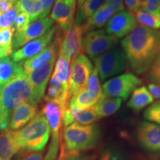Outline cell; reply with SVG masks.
I'll return each instance as SVG.
<instances>
[{
	"instance_id": "obj_6",
	"label": "cell",
	"mask_w": 160,
	"mask_h": 160,
	"mask_svg": "<svg viewBox=\"0 0 160 160\" xmlns=\"http://www.w3.org/2000/svg\"><path fill=\"white\" fill-rule=\"evenodd\" d=\"M85 35L83 25H74L66 31H57L56 38L59 42V53L67 57L70 61L82 51V41Z\"/></svg>"
},
{
	"instance_id": "obj_41",
	"label": "cell",
	"mask_w": 160,
	"mask_h": 160,
	"mask_svg": "<svg viewBox=\"0 0 160 160\" xmlns=\"http://www.w3.org/2000/svg\"><path fill=\"white\" fill-rule=\"evenodd\" d=\"M17 0H0V16L13 8Z\"/></svg>"
},
{
	"instance_id": "obj_49",
	"label": "cell",
	"mask_w": 160,
	"mask_h": 160,
	"mask_svg": "<svg viewBox=\"0 0 160 160\" xmlns=\"http://www.w3.org/2000/svg\"><path fill=\"white\" fill-rule=\"evenodd\" d=\"M0 89H1V87H0Z\"/></svg>"
},
{
	"instance_id": "obj_26",
	"label": "cell",
	"mask_w": 160,
	"mask_h": 160,
	"mask_svg": "<svg viewBox=\"0 0 160 160\" xmlns=\"http://www.w3.org/2000/svg\"><path fill=\"white\" fill-rule=\"evenodd\" d=\"M67 108L69 110L73 123L77 122L82 125H93L99 119L92 108L85 110L77 109L69 106H67Z\"/></svg>"
},
{
	"instance_id": "obj_36",
	"label": "cell",
	"mask_w": 160,
	"mask_h": 160,
	"mask_svg": "<svg viewBox=\"0 0 160 160\" xmlns=\"http://www.w3.org/2000/svg\"><path fill=\"white\" fill-rule=\"evenodd\" d=\"M140 8L152 14L160 16V0H141Z\"/></svg>"
},
{
	"instance_id": "obj_14",
	"label": "cell",
	"mask_w": 160,
	"mask_h": 160,
	"mask_svg": "<svg viewBox=\"0 0 160 160\" xmlns=\"http://www.w3.org/2000/svg\"><path fill=\"white\" fill-rule=\"evenodd\" d=\"M137 27L134 17L128 11H123L113 16L106 24L105 31L118 39L128 35Z\"/></svg>"
},
{
	"instance_id": "obj_31",
	"label": "cell",
	"mask_w": 160,
	"mask_h": 160,
	"mask_svg": "<svg viewBox=\"0 0 160 160\" xmlns=\"http://www.w3.org/2000/svg\"><path fill=\"white\" fill-rule=\"evenodd\" d=\"M99 160H131V155L119 146L108 145L102 150Z\"/></svg>"
},
{
	"instance_id": "obj_30",
	"label": "cell",
	"mask_w": 160,
	"mask_h": 160,
	"mask_svg": "<svg viewBox=\"0 0 160 160\" xmlns=\"http://www.w3.org/2000/svg\"><path fill=\"white\" fill-rule=\"evenodd\" d=\"M136 21L142 27L157 30L160 28V16L152 14L139 8L133 14Z\"/></svg>"
},
{
	"instance_id": "obj_47",
	"label": "cell",
	"mask_w": 160,
	"mask_h": 160,
	"mask_svg": "<svg viewBox=\"0 0 160 160\" xmlns=\"http://www.w3.org/2000/svg\"><path fill=\"white\" fill-rule=\"evenodd\" d=\"M60 152L59 153V159L58 160H68V155L67 154V153H66L65 149H64V148L62 146L61 148H60Z\"/></svg>"
},
{
	"instance_id": "obj_32",
	"label": "cell",
	"mask_w": 160,
	"mask_h": 160,
	"mask_svg": "<svg viewBox=\"0 0 160 160\" xmlns=\"http://www.w3.org/2000/svg\"><path fill=\"white\" fill-rule=\"evenodd\" d=\"M143 117L147 121L160 126V100H157L151 104L145 110Z\"/></svg>"
},
{
	"instance_id": "obj_10",
	"label": "cell",
	"mask_w": 160,
	"mask_h": 160,
	"mask_svg": "<svg viewBox=\"0 0 160 160\" xmlns=\"http://www.w3.org/2000/svg\"><path fill=\"white\" fill-rule=\"evenodd\" d=\"M136 137L138 143L148 154H160V126L148 121L138 125Z\"/></svg>"
},
{
	"instance_id": "obj_29",
	"label": "cell",
	"mask_w": 160,
	"mask_h": 160,
	"mask_svg": "<svg viewBox=\"0 0 160 160\" xmlns=\"http://www.w3.org/2000/svg\"><path fill=\"white\" fill-rule=\"evenodd\" d=\"M96 102L90 97L85 87L79 89L69 100L68 106L77 109L85 110L93 108Z\"/></svg>"
},
{
	"instance_id": "obj_4",
	"label": "cell",
	"mask_w": 160,
	"mask_h": 160,
	"mask_svg": "<svg viewBox=\"0 0 160 160\" xmlns=\"http://www.w3.org/2000/svg\"><path fill=\"white\" fill-rule=\"evenodd\" d=\"M102 130L97 125H82L77 122L64 128V149L68 155L81 153L94 148L101 138Z\"/></svg>"
},
{
	"instance_id": "obj_44",
	"label": "cell",
	"mask_w": 160,
	"mask_h": 160,
	"mask_svg": "<svg viewBox=\"0 0 160 160\" xmlns=\"http://www.w3.org/2000/svg\"><path fill=\"white\" fill-rule=\"evenodd\" d=\"M68 160H95V157L93 156L85 155L83 153H75L68 155Z\"/></svg>"
},
{
	"instance_id": "obj_39",
	"label": "cell",
	"mask_w": 160,
	"mask_h": 160,
	"mask_svg": "<svg viewBox=\"0 0 160 160\" xmlns=\"http://www.w3.org/2000/svg\"><path fill=\"white\" fill-rule=\"evenodd\" d=\"M42 151H25L21 153L17 160H42Z\"/></svg>"
},
{
	"instance_id": "obj_45",
	"label": "cell",
	"mask_w": 160,
	"mask_h": 160,
	"mask_svg": "<svg viewBox=\"0 0 160 160\" xmlns=\"http://www.w3.org/2000/svg\"><path fill=\"white\" fill-rule=\"evenodd\" d=\"M134 160H160V154L154 155V154H146L142 155L139 154L136 156Z\"/></svg>"
},
{
	"instance_id": "obj_33",
	"label": "cell",
	"mask_w": 160,
	"mask_h": 160,
	"mask_svg": "<svg viewBox=\"0 0 160 160\" xmlns=\"http://www.w3.org/2000/svg\"><path fill=\"white\" fill-rule=\"evenodd\" d=\"M146 81L160 85V51L148 71L146 72Z\"/></svg>"
},
{
	"instance_id": "obj_24",
	"label": "cell",
	"mask_w": 160,
	"mask_h": 160,
	"mask_svg": "<svg viewBox=\"0 0 160 160\" xmlns=\"http://www.w3.org/2000/svg\"><path fill=\"white\" fill-rule=\"evenodd\" d=\"M105 2V0H85L78 8L75 16L74 25H82Z\"/></svg>"
},
{
	"instance_id": "obj_3",
	"label": "cell",
	"mask_w": 160,
	"mask_h": 160,
	"mask_svg": "<svg viewBox=\"0 0 160 160\" xmlns=\"http://www.w3.org/2000/svg\"><path fill=\"white\" fill-rule=\"evenodd\" d=\"M50 135L51 129L48 122L40 112L22 128L13 131L19 153L25 151H43Z\"/></svg>"
},
{
	"instance_id": "obj_46",
	"label": "cell",
	"mask_w": 160,
	"mask_h": 160,
	"mask_svg": "<svg viewBox=\"0 0 160 160\" xmlns=\"http://www.w3.org/2000/svg\"><path fill=\"white\" fill-rule=\"evenodd\" d=\"M12 51H13L12 49L5 48L0 46V59L5 57H8V56L12 54Z\"/></svg>"
},
{
	"instance_id": "obj_17",
	"label": "cell",
	"mask_w": 160,
	"mask_h": 160,
	"mask_svg": "<svg viewBox=\"0 0 160 160\" xmlns=\"http://www.w3.org/2000/svg\"><path fill=\"white\" fill-rule=\"evenodd\" d=\"M38 114V105L29 102L21 104L13 111L8 126L11 131L22 128Z\"/></svg>"
},
{
	"instance_id": "obj_34",
	"label": "cell",
	"mask_w": 160,
	"mask_h": 160,
	"mask_svg": "<svg viewBox=\"0 0 160 160\" xmlns=\"http://www.w3.org/2000/svg\"><path fill=\"white\" fill-rule=\"evenodd\" d=\"M19 9L15 4L13 8L0 16V30L11 28L12 25L14 22L16 17L19 14Z\"/></svg>"
},
{
	"instance_id": "obj_23",
	"label": "cell",
	"mask_w": 160,
	"mask_h": 160,
	"mask_svg": "<svg viewBox=\"0 0 160 160\" xmlns=\"http://www.w3.org/2000/svg\"><path fill=\"white\" fill-rule=\"evenodd\" d=\"M122 102V100L120 98L105 97L96 103L92 108L99 118L108 117L119 109Z\"/></svg>"
},
{
	"instance_id": "obj_38",
	"label": "cell",
	"mask_w": 160,
	"mask_h": 160,
	"mask_svg": "<svg viewBox=\"0 0 160 160\" xmlns=\"http://www.w3.org/2000/svg\"><path fill=\"white\" fill-rule=\"evenodd\" d=\"M104 5L110 8L115 13L125 11L122 0H105Z\"/></svg>"
},
{
	"instance_id": "obj_16",
	"label": "cell",
	"mask_w": 160,
	"mask_h": 160,
	"mask_svg": "<svg viewBox=\"0 0 160 160\" xmlns=\"http://www.w3.org/2000/svg\"><path fill=\"white\" fill-rule=\"evenodd\" d=\"M58 53H59V42L55 37L54 40L42 51L24 62V73L28 74L31 71L42 67L45 64L49 62L51 60L56 59Z\"/></svg>"
},
{
	"instance_id": "obj_11",
	"label": "cell",
	"mask_w": 160,
	"mask_h": 160,
	"mask_svg": "<svg viewBox=\"0 0 160 160\" xmlns=\"http://www.w3.org/2000/svg\"><path fill=\"white\" fill-rule=\"evenodd\" d=\"M57 27L52 28L37 39L31 40L25 44L21 48L16 50L12 53V59L15 62H21L30 58L34 57L48 46L55 39Z\"/></svg>"
},
{
	"instance_id": "obj_42",
	"label": "cell",
	"mask_w": 160,
	"mask_h": 160,
	"mask_svg": "<svg viewBox=\"0 0 160 160\" xmlns=\"http://www.w3.org/2000/svg\"><path fill=\"white\" fill-rule=\"evenodd\" d=\"M127 8L132 15L140 8L141 0H122Z\"/></svg>"
},
{
	"instance_id": "obj_1",
	"label": "cell",
	"mask_w": 160,
	"mask_h": 160,
	"mask_svg": "<svg viewBox=\"0 0 160 160\" xmlns=\"http://www.w3.org/2000/svg\"><path fill=\"white\" fill-rule=\"evenodd\" d=\"M121 45L132 71L143 74L160 51V31L139 25L122 40Z\"/></svg>"
},
{
	"instance_id": "obj_18",
	"label": "cell",
	"mask_w": 160,
	"mask_h": 160,
	"mask_svg": "<svg viewBox=\"0 0 160 160\" xmlns=\"http://www.w3.org/2000/svg\"><path fill=\"white\" fill-rule=\"evenodd\" d=\"M69 87L59 82L54 76H51L48 88L45 98L46 102H52L61 107L63 111L68 104Z\"/></svg>"
},
{
	"instance_id": "obj_13",
	"label": "cell",
	"mask_w": 160,
	"mask_h": 160,
	"mask_svg": "<svg viewBox=\"0 0 160 160\" xmlns=\"http://www.w3.org/2000/svg\"><path fill=\"white\" fill-rule=\"evenodd\" d=\"M77 0H56L51 19L57 24L59 31H66L74 23Z\"/></svg>"
},
{
	"instance_id": "obj_19",
	"label": "cell",
	"mask_w": 160,
	"mask_h": 160,
	"mask_svg": "<svg viewBox=\"0 0 160 160\" xmlns=\"http://www.w3.org/2000/svg\"><path fill=\"white\" fill-rule=\"evenodd\" d=\"M23 63L24 62H15L9 57L0 59V87L5 85L23 73Z\"/></svg>"
},
{
	"instance_id": "obj_2",
	"label": "cell",
	"mask_w": 160,
	"mask_h": 160,
	"mask_svg": "<svg viewBox=\"0 0 160 160\" xmlns=\"http://www.w3.org/2000/svg\"><path fill=\"white\" fill-rule=\"evenodd\" d=\"M25 102L39 104L23 72L0 89V132L8 128L13 111Z\"/></svg>"
},
{
	"instance_id": "obj_48",
	"label": "cell",
	"mask_w": 160,
	"mask_h": 160,
	"mask_svg": "<svg viewBox=\"0 0 160 160\" xmlns=\"http://www.w3.org/2000/svg\"><path fill=\"white\" fill-rule=\"evenodd\" d=\"M84 2H85V0H77V7L79 8V6H81L82 4Z\"/></svg>"
},
{
	"instance_id": "obj_25",
	"label": "cell",
	"mask_w": 160,
	"mask_h": 160,
	"mask_svg": "<svg viewBox=\"0 0 160 160\" xmlns=\"http://www.w3.org/2000/svg\"><path fill=\"white\" fill-rule=\"evenodd\" d=\"M16 5L20 13L29 16L31 22L42 19V8L39 0H17Z\"/></svg>"
},
{
	"instance_id": "obj_22",
	"label": "cell",
	"mask_w": 160,
	"mask_h": 160,
	"mask_svg": "<svg viewBox=\"0 0 160 160\" xmlns=\"http://www.w3.org/2000/svg\"><path fill=\"white\" fill-rule=\"evenodd\" d=\"M17 153L19 150L13 137V131L8 128L0 132V160H11Z\"/></svg>"
},
{
	"instance_id": "obj_43",
	"label": "cell",
	"mask_w": 160,
	"mask_h": 160,
	"mask_svg": "<svg viewBox=\"0 0 160 160\" xmlns=\"http://www.w3.org/2000/svg\"><path fill=\"white\" fill-rule=\"evenodd\" d=\"M148 88L151 92V95L153 96V98L160 100V85H156V84L153 83H150Z\"/></svg>"
},
{
	"instance_id": "obj_9",
	"label": "cell",
	"mask_w": 160,
	"mask_h": 160,
	"mask_svg": "<svg viewBox=\"0 0 160 160\" xmlns=\"http://www.w3.org/2000/svg\"><path fill=\"white\" fill-rule=\"evenodd\" d=\"M93 70L91 60L83 53H79L72 60L68 82V102L79 89L85 87Z\"/></svg>"
},
{
	"instance_id": "obj_35",
	"label": "cell",
	"mask_w": 160,
	"mask_h": 160,
	"mask_svg": "<svg viewBox=\"0 0 160 160\" xmlns=\"http://www.w3.org/2000/svg\"><path fill=\"white\" fill-rule=\"evenodd\" d=\"M31 23L30 22V17L28 14L25 13H20L17 15L14 20V22L12 25L11 28L13 31V35L17 34V33L22 32L29 24Z\"/></svg>"
},
{
	"instance_id": "obj_8",
	"label": "cell",
	"mask_w": 160,
	"mask_h": 160,
	"mask_svg": "<svg viewBox=\"0 0 160 160\" xmlns=\"http://www.w3.org/2000/svg\"><path fill=\"white\" fill-rule=\"evenodd\" d=\"M142 82L137 76L132 73H126L105 82L102 85V91L105 97H116L126 100Z\"/></svg>"
},
{
	"instance_id": "obj_21",
	"label": "cell",
	"mask_w": 160,
	"mask_h": 160,
	"mask_svg": "<svg viewBox=\"0 0 160 160\" xmlns=\"http://www.w3.org/2000/svg\"><path fill=\"white\" fill-rule=\"evenodd\" d=\"M153 100L154 98L151 95L148 88L145 86H141L133 91L131 99L128 102V106L138 113L153 103Z\"/></svg>"
},
{
	"instance_id": "obj_40",
	"label": "cell",
	"mask_w": 160,
	"mask_h": 160,
	"mask_svg": "<svg viewBox=\"0 0 160 160\" xmlns=\"http://www.w3.org/2000/svg\"><path fill=\"white\" fill-rule=\"evenodd\" d=\"M42 8V19L46 18L51 11L53 4L55 3L56 0H39Z\"/></svg>"
},
{
	"instance_id": "obj_7",
	"label": "cell",
	"mask_w": 160,
	"mask_h": 160,
	"mask_svg": "<svg viewBox=\"0 0 160 160\" xmlns=\"http://www.w3.org/2000/svg\"><path fill=\"white\" fill-rule=\"evenodd\" d=\"M118 39L106 33L105 30H95L84 36L82 51L94 60L115 47Z\"/></svg>"
},
{
	"instance_id": "obj_27",
	"label": "cell",
	"mask_w": 160,
	"mask_h": 160,
	"mask_svg": "<svg viewBox=\"0 0 160 160\" xmlns=\"http://www.w3.org/2000/svg\"><path fill=\"white\" fill-rule=\"evenodd\" d=\"M58 59L55 63L53 76L64 85L68 86L70 73H71V61L62 54H58ZM69 87V86H68Z\"/></svg>"
},
{
	"instance_id": "obj_12",
	"label": "cell",
	"mask_w": 160,
	"mask_h": 160,
	"mask_svg": "<svg viewBox=\"0 0 160 160\" xmlns=\"http://www.w3.org/2000/svg\"><path fill=\"white\" fill-rule=\"evenodd\" d=\"M53 21L46 17L29 24L22 32L13 35L12 48L13 51L22 48L31 40L37 39L47 33L53 27Z\"/></svg>"
},
{
	"instance_id": "obj_20",
	"label": "cell",
	"mask_w": 160,
	"mask_h": 160,
	"mask_svg": "<svg viewBox=\"0 0 160 160\" xmlns=\"http://www.w3.org/2000/svg\"><path fill=\"white\" fill-rule=\"evenodd\" d=\"M114 13V12L110 8L103 4L82 25L85 34L88 32L102 28L104 25L108 22Z\"/></svg>"
},
{
	"instance_id": "obj_5",
	"label": "cell",
	"mask_w": 160,
	"mask_h": 160,
	"mask_svg": "<svg viewBox=\"0 0 160 160\" xmlns=\"http://www.w3.org/2000/svg\"><path fill=\"white\" fill-rule=\"evenodd\" d=\"M100 80L105 81L125 71L127 58L119 48H113L93 60Z\"/></svg>"
},
{
	"instance_id": "obj_37",
	"label": "cell",
	"mask_w": 160,
	"mask_h": 160,
	"mask_svg": "<svg viewBox=\"0 0 160 160\" xmlns=\"http://www.w3.org/2000/svg\"><path fill=\"white\" fill-rule=\"evenodd\" d=\"M13 31L12 28L0 30V46L13 50L12 42H13Z\"/></svg>"
},
{
	"instance_id": "obj_28",
	"label": "cell",
	"mask_w": 160,
	"mask_h": 160,
	"mask_svg": "<svg viewBox=\"0 0 160 160\" xmlns=\"http://www.w3.org/2000/svg\"><path fill=\"white\" fill-rule=\"evenodd\" d=\"M85 88L90 97L93 99L96 103L105 97L102 91V86L100 83L99 74H98L97 70L96 68H93L91 76L89 77Z\"/></svg>"
},
{
	"instance_id": "obj_15",
	"label": "cell",
	"mask_w": 160,
	"mask_h": 160,
	"mask_svg": "<svg viewBox=\"0 0 160 160\" xmlns=\"http://www.w3.org/2000/svg\"><path fill=\"white\" fill-rule=\"evenodd\" d=\"M55 61L56 59H52L42 67L25 74L39 103L42 101L46 87L55 65Z\"/></svg>"
}]
</instances>
